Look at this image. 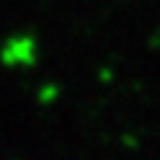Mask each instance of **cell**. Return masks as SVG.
I'll use <instances>...</instances> for the list:
<instances>
[{
    "instance_id": "1",
    "label": "cell",
    "mask_w": 160,
    "mask_h": 160,
    "mask_svg": "<svg viewBox=\"0 0 160 160\" xmlns=\"http://www.w3.org/2000/svg\"><path fill=\"white\" fill-rule=\"evenodd\" d=\"M42 59V44L31 31H13L0 42V65L5 70H31Z\"/></svg>"
},
{
    "instance_id": "2",
    "label": "cell",
    "mask_w": 160,
    "mask_h": 160,
    "mask_svg": "<svg viewBox=\"0 0 160 160\" xmlns=\"http://www.w3.org/2000/svg\"><path fill=\"white\" fill-rule=\"evenodd\" d=\"M57 98H59V85H54V83H49V85H44L42 91H39V101L44 106H52Z\"/></svg>"
}]
</instances>
